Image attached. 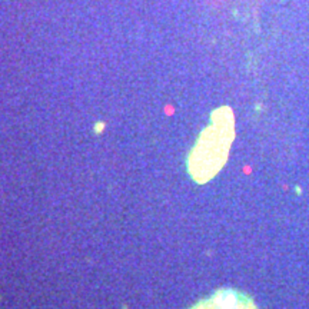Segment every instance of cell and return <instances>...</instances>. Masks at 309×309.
<instances>
[{
	"label": "cell",
	"instance_id": "6da1fadb",
	"mask_svg": "<svg viewBox=\"0 0 309 309\" xmlns=\"http://www.w3.org/2000/svg\"><path fill=\"white\" fill-rule=\"evenodd\" d=\"M233 137L232 110L229 107L215 110L209 126L202 130L188 156V172L196 183H206L219 173L228 160Z\"/></svg>",
	"mask_w": 309,
	"mask_h": 309
},
{
	"label": "cell",
	"instance_id": "7a4b0ae2",
	"mask_svg": "<svg viewBox=\"0 0 309 309\" xmlns=\"http://www.w3.org/2000/svg\"><path fill=\"white\" fill-rule=\"evenodd\" d=\"M190 309H258L255 302L236 289H219Z\"/></svg>",
	"mask_w": 309,
	"mask_h": 309
}]
</instances>
